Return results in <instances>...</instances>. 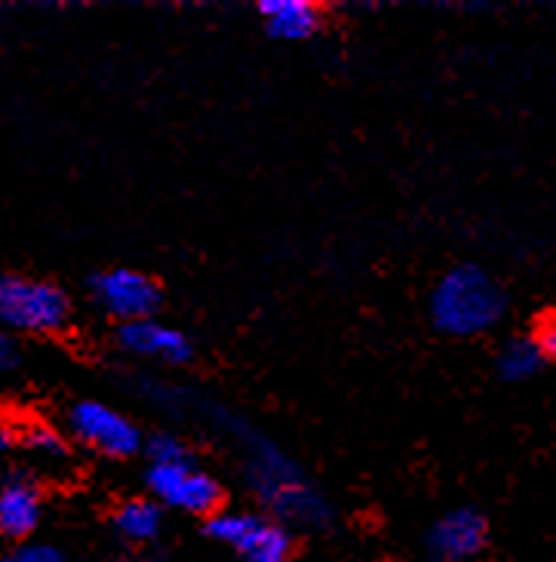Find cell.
Wrapping results in <instances>:
<instances>
[{"mask_svg": "<svg viewBox=\"0 0 556 562\" xmlns=\"http://www.w3.org/2000/svg\"><path fill=\"white\" fill-rule=\"evenodd\" d=\"M90 292L108 317L121 319V326L154 317L160 304L157 283L142 271H130V268H111V271L96 274L90 280Z\"/></svg>", "mask_w": 556, "mask_h": 562, "instance_id": "52a82bcc", "label": "cell"}, {"mask_svg": "<svg viewBox=\"0 0 556 562\" xmlns=\"http://www.w3.org/2000/svg\"><path fill=\"white\" fill-rule=\"evenodd\" d=\"M25 442H29V449H34L37 456H46V458L65 456V440H62L53 427L34 425L29 434H25Z\"/></svg>", "mask_w": 556, "mask_h": 562, "instance_id": "9a60e30c", "label": "cell"}, {"mask_svg": "<svg viewBox=\"0 0 556 562\" xmlns=\"http://www.w3.org/2000/svg\"><path fill=\"white\" fill-rule=\"evenodd\" d=\"M0 562H62V553L49 544H19L10 553H3Z\"/></svg>", "mask_w": 556, "mask_h": 562, "instance_id": "e0dca14e", "label": "cell"}, {"mask_svg": "<svg viewBox=\"0 0 556 562\" xmlns=\"http://www.w3.org/2000/svg\"><path fill=\"white\" fill-rule=\"evenodd\" d=\"M508 311V295L482 265L465 261L440 277L431 292V319L449 338H477L496 329Z\"/></svg>", "mask_w": 556, "mask_h": 562, "instance_id": "7a4b0ae2", "label": "cell"}, {"mask_svg": "<svg viewBox=\"0 0 556 562\" xmlns=\"http://www.w3.org/2000/svg\"><path fill=\"white\" fill-rule=\"evenodd\" d=\"M154 502L160 507H173L191 517L210 519L215 510H222V486L212 473L200 471L194 458L169 461V464H148L145 473Z\"/></svg>", "mask_w": 556, "mask_h": 562, "instance_id": "5b68a950", "label": "cell"}, {"mask_svg": "<svg viewBox=\"0 0 556 562\" xmlns=\"http://www.w3.org/2000/svg\"><path fill=\"white\" fill-rule=\"evenodd\" d=\"M489 544V522L477 507H455L424 535L431 562H474Z\"/></svg>", "mask_w": 556, "mask_h": 562, "instance_id": "ba28073f", "label": "cell"}, {"mask_svg": "<svg viewBox=\"0 0 556 562\" xmlns=\"http://www.w3.org/2000/svg\"><path fill=\"white\" fill-rule=\"evenodd\" d=\"M15 442V434H13V427L7 425L3 418H0V452H7L10 446Z\"/></svg>", "mask_w": 556, "mask_h": 562, "instance_id": "d6986e66", "label": "cell"}, {"mask_svg": "<svg viewBox=\"0 0 556 562\" xmlns=\"http://www.w3.org/2000/svg\"><path fill=\"white\" fill-rule=\"evenodd\" d=\"M532 341H535L538 350H542L544 363H556V311L544 314V317L535 323Z\"/></svg>", "mask_w": 556, "mask_h": 562, "instance_id": "2e32d148", "label": "cell"}, {"mask_svg": "<svg viewBox=\"0 0 556 562\" xmlns=\"http://www.w3.org/2000/svg\"><path fill=\"white\" fill-rule=\"evenodd\" d=\"M118 338H121L123 350L166 366H185L191 360V353H194L188 335L154 317L138 319V323H126V326H121Z\"/></svg>", "mask_w": 556, "mask_h": 562, "instance_id": "9c48e42d", "label": "cell"}, {"mask_svg": "<svg viewBox=\"0 0 556 562\" xmlns=\"http://www.w3.org/2000/svg\"><path fill=\"white\" fill-rule=\"evenodd\" d=\"M207 535L234 550L243 562H289L292 557V532L262 514L215 510L207 519Z\"/></svg>", "mask_w": 556, "mask_h": 562, "instance_id": "277c9868", "label": "cell"}, {"mask_svg": "<svg viewBox=\"0 0 556 562\" xmlns=\"http://www.w3.org/2000/svg\"><path fill=\"white\" fill-rule=\"evenodd\" d=\"M68 425L77 440L96 449L99 456L133 458L145 446V437L136 422H130L123 412L111 409L105 403H96V400L77 403L68 415Z\"/></svg>", "mask_w": 556, "mask_h": 562, "instance_id": "8992f818", "label": "cell"}, {"mask_svg": "<svg viewBox=\"0 0 556 562\" xmlns=\"http://www.w3.org/2000/svg\"><path fill=\"white\" fill-rule=\"evenodd\" d=\"M544 357L538 345L532 341V335H516L508 338L496 353V369L508 384H523V381L535 379L542 372Z\"/></svg>", "mask_w": 556, "mask_h": 562, "instance_id": "4fadbf2b", "label": "cell"}, {"mask_svg": "<svg viewBox=\"0 0 556 562\" xmlns=\"http://www.w3.org/2000/svg\"><path fill=\"white\" fill-rule=\"evenodd\" d=\"M258 15L277 41H308L323 22L320 7L311 0H262Z\"/></svg>", "mask_w": 556, "mask_h": 562, "instance_id": "8fae6325", "label": "cell"}, {"mask_svg": "<svg viewBox=\"0 0 556 562\" xmlns=\"http://www.w3.org/2000/svg\"><path fill=\"white\" fill-rule=\"evenodd\" d=\"M71 299L49 280L0 274V326L10 333L53 335L68 326Z\"/></svg>", "mask_w": 556, "mask_h": 562, "instance_id": "3957f363", "label": "cell"}, {"mask_svg": "<svg viewBox=\"0 0 556 562\" xmlns=\"http://www.w3.org/2000/svg\"><path fill=\"white\" fill-rule=\"evenodd\" d=\"M44 502L41 488L31 483L29 476H10L0 486V535L22 541L41 526Z\"/></svg>", "mask_w": 556, "mask_h": 562, "instance_id": "30bf717a", "label": "cell"}, {"mask_svg": "<svg viewBox=\"0 0 556 562\" xmlns=\"http://www.w3.org/2000/svg\"><path fill=\"white\" fill-rule=\"evenodd\" d=\"M15 366H19V341L10 329L0 326V375L13 372Z\"/></svg>", "mask_w": 556, "mask_h": 562, "instance_id": "ac0fdd59", "label": "cell"}, {"mask_svg": "<svg viewBox=\"0 0 556 562\" xmlns=\"http://www.w3.org/2000/svg\"><path fill=\"white\" fill-rule=\"evenodd\" d=\"M212 422L234 440L249 488L256 492L262 507L271 510V519L286 529L299 526L311 532L330 526V502L271 437H265L262 430L249 427L243 418L225 409H212Z\"/></svg>", "mask_w": 556, "mask_h": 562, "instance_id": "6da1fadb", "label": "cell"}, {"mask_svg": "<svg viewBox=\"0 0 556 562\" xmlns=\"http://www.w3.org/2000/svg\"><path fill=\"white\" fill-rule=\"evenodd\" d=\"M114 529L126 544H151L164 529V507L154 498H133L114 514Z\"/></svg>", "mask_w": 556, "mask_h": 562, "instance_id": "7c38bea8", "label": "cell"}, {"mask_svg": "<svg viewBox=\"0 0 556 562\" xmlns=\"http://www.w3.org/2000/svg\"><path fill=\"white\" fill-rule=\"evenodd\" d=\"M145 456H148V464H169V461H185L191 458L188 446L176 437V434H154L145 440Z\"/></svg>", "mask_w": 556, "mask_h": 562, "instance_id": "5bb4252c", "label": "cell"}]
</instances>
